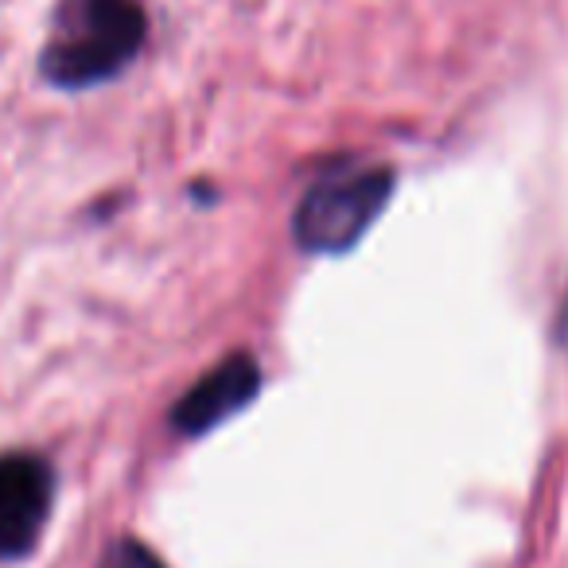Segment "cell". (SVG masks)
<instances>
[{
	"label": "cell",
	"mask_w": 568,
	"mask_h": 568,
	"mask_svg": "<svg viewBox=\"0 0 568 568\" xmlns=\"http://www.w3.org/2000/svg\"><path fill=\"white\" fill-rule=\"evenodd\" d=\"M98 568H164V565H160L156 552H149L141 541L121 537V541H113L110 549H105V557Z\"/></svg>",
	"instance_id": "obj_5"
},
{
	"label": "cell",
	"mask_w": 568,
	"mask_h": 568,
	"mask_svg": "<svg viewBox=\"0 0 568 568\" xmlns=\"http://www.w3.org/2000/svg\"><path fill=\"white\" fill-rule=\"evenodd\" d=\"M55 471L43 456L9 452L0 456V560H17L32 552L48 526Z\"/></svg>",
	"instance_id": "obj_3"
},
{
	"label": "cell",
	"mask_w": 568,
	"mask_h": 568,
	"mask_svg": "<svg viewBox=\"0 0 568 568\" xmlns=\"http://www.w3.org/2000/svg\"><path fill=\"white\" fill-rule=\"evenodd\" d=\"M149 17L141 0H63L40 55V74L59 90L110 82L141 55Z\"/></svg>",
	"instance_id": "obj_1"
},
{
	"label": "cell",
	"mask_w": 568,
	"mask_h": 568,
	"mask_svg": "<svg viewBox=\"0 0 568 568\" xmlns=\"http://www.w3.org/2000/svg\"><path fill=\"white\" fill-rule=\"evenodd\" d=\"M261 389V366L253 355L237 351V355L222 358L219 366L203 374L187 394L175 402L172 409V428L180 436H203L211 428H219L222 420H230L234 413H242L245 405L257 397Z\"/></svg>",
	"instance_id": "obj_4"
},
{
	"label": "cell",
	"mask_w": 568,
	"mask_h": 568,
	"mask_svg": "<svg viewBox=\"0 0 568 568\" xmlns=\"http://www.w3.org/2000/svg\"><path fill=\"white\" fill-rule=\"evenodd\" d=\"M560 339L568 343V304H565V320H560Z\"/></svg>",
	"instance_id": "obj_6"
},
{
	"label": "cell",
	"mask_w": 568,
	"mask_h": 568,
	"mask_svg": "<svg viewBox=\"0 0 568 568\" xmlns=\"http://www.w3.org/2000/svg\"><path fill=\"white\" fill-rule=\"evenodd\" d=\"M394 195V172L389 168H358V172H335L312 183L301 195L293 214V237L304 253H347L363 242L366 230L378 222Z\"/></svg>",
	"instance_id": "obj_2"
}]
</instances>
